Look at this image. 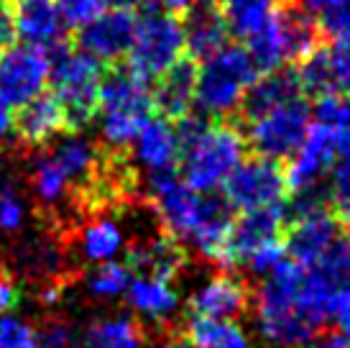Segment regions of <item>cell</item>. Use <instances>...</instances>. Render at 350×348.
I'll return each instance as SVG.
<instances>
[{
	"mask_svg": "<svg viewBox=\"0 0 350 348\" xmlns=\"http://www.w3.org/2000/svg\"><path fill=\"white\" fill-rule=\"evenodd\" d=\"M39 348H72L75 336L64 320H46L41 330H36Z\"/></svg>",
	"mask_w": 350,
	"mask_h": 348,
	"instance_id": "38",
	"label": "cell"
},
{
	"mask_svg": "<svg viewBox=\"0 0 350 348\" xmlns=\"http://www.w3.org/2000/svg\"><path fill=\"white\" fill-rule=\"evenodd\" d=\"M317 105H314V123L332 128V131H342L350 126V95L345 92H325V95L314 97Z\"/></svg>",
	"mask_w": 350,
	"mask_h": 348,
	"instance_id": "33",
	"label": "cell"
},
{
	"mask_svg": "<svg viewBox=\"0 0 350 348\" xmlns=\"http://www.w3.org/2000/svg\"><path fill=\"white\" fill-rule=\"evenodd\" d=\"M310 126L312 108L307 97L297 95L241 123V131L245 136V144H251V149L258 156L286 162L299 149Z\"/></svg>",
	"mask_w": 350,
	"mask_h": 348,
	"instance_id": "8",
	"label": "cell"
},
{
	"mask_svg": "<svg viewBox=\"0 0 350 348\" xmlns=\"http://www.w3.org/2000/svg\"><path fill=\"white\" fill-rule=\"evenodd\" d=\"M195 82L197 62L185 54L156 77V87L151 90L156 113L166 121H176V118L187 116L192 103H195Z\"/></svg>",
	"mask_w": 350,
	"mask_h": 348,
	"instance_id": "17",
	"label": "cell"
},
{
	"mask_svg": "<svg viewBox=\"0 0 350 348\" xmlns=\"http://www.w3.org/2000/svg\"><path fill=\"white\" fill-rule=\"evenodd\" d=\"M261 77V72L253 62L248 47L225 44L213 57L202 59V67L197 64L195 103L200 116L228 118L238 110L245 90Z\"/></svg>",
	"mask_w": 350,
	"mask_h": 348,
	"instance_id": "5",
	"label": "cell"
},
{
	"mask_svg": "<svg viewBox=\"0 0 350 348\" xmlns=\"http://www.w3.org/2000/svg\"><path fill=\"white\" fill-rule=\"evenodd\" d=\"M131 146L136 151L138 164L146 166L148 174L172 172L182 159V144H179L176 128L166 118H151Z\"/></svg>",
	"mask_w": 350,
	"mask_h": 348,
	"instance_id": "20",
	"label": "cell"
},
{
	"mask_svg": "<svg viewBox=\"0 0 350 348\" xmlns=\"http://www.w3.org/2000/svg\"><path fill=\"white\" fill-rule=\"evenodd\" d=\"M286 228V203L258 210H243L241 218H233L228 241H225L220 266L233 269L251 259L261 246L284 238Z\"/></svg>",
	"mask_w": 350,
	"mask_h": 348,
	"instance_id": "12",
	"label": "cell"
},
{
	"mask_svg": "<svg viewBox=\"0 0 350 348\" xmlns=\"http://www.w3.org/2000/svg\"><path fill=\"white\" fill-rule=\"evenodd\" d=\"M103 136L113 149H128L156 116L154 92L128 64H113L103 75L100 108Z\"/></svg>",
	"mask_w": 350,
	"mask_h": 348,
	"instance_id": "4",
	"label": "cell"
},
{
	"mask_svg": "<svg viewBox=\"0 0 350 348\" xmlns=\"http://www.w3.org/2000/svg\"><path fill=\"white\" fill-rule=\"evenodd\" d=\"M248 302H251V292L243 282L228 277V274H220L192 295L189 312L197 318L235 320L245 312Z\"/></svg>",
	"mask_w": 350,
	"mask_h": 348,
	"instance_id": "18",
	"label": "cell"
},
{
	"mask_svg": "<svg viewBox=\"0 0 350 348\" xmlns=\"http://www.w3.org/2000/svg\"><path fill=\"white\" fill-rule=\"evenodd\" d=\"M72 348H144V330L133 318H100L82 330Z\"/></svg>",
	"mask_w": 350,
	"mask_h": 348,
	"instance_id": "23",
	"label": "cell"
},
{
	"mask_svg": "<svg viewBox=\"0 0 350 348\" xmlns=\"http://www.w3.org/2000/svg\"><path fill=\"white\" fill-rule=\"evenodd\" d=\"M49 57V79L54 85V97L64 110L69 134H77L92 123L100 108V85L105 69L95 57L75 49L67 39L46 47Z\"/></svg>",
	"mask_w": 350,
	"mask_h": 348,
	"instance_id": "2",
	"label": "cell"
},
{
	"mask_svg": "<svg viewBox=\"0 0 350 348\" xmlns=\"http://www.w3.org/2000/svg\"><path fill=\"white\" fill-rule=\"evenodd\" d=\"M297 82L299 90L307 97H320L325 92H332V69H330V57H327V47H317L314 51H310L304 59L297 62Z\"/></svg>",
	"mask_w": 350,
	"mask_h": 348,
	"instance_id": "29",
	"label": "cell"
},
{
	"mask_svg": "<svg viewBox=\"0 0 350 348\" xmlns=\"http://www.w3.org/2000/svg\"><path fill=\"white\" fill-rule=\"evenodd\" d=\"M187 264V251L182 241L169 233L151 236L148 241L131 246L126 253V266L133 277H154L172 282Z\"/></svg>",
	"mask_w": 350,
	"mask_h": 348,
	"instance_id": "16",
	"label": "cell"
},
{
	"mask_svg": "<svg viewBox=\"0 0 350 348\" xmlns=\"http://www.w3.org/2000/svg\"><path fill=\"white\" fill-rule=\"evenodd\" d=\"M13 134L16 141L26 146H44L59 134H67L64 110L54 92H39L29 103L13 110Z\"/></svg>",
	"mask_w": 350,
	"mask_h": 348,
	"instance_id": "15",
	"label": "cell"
},
{
	"mask_svg": "<svg viewBox=\"0 0 350 348\" xmlns=\"http://www.w3.org/2000/svg\"><path fill=\"white\" fill-rule=\"evenodd\" d=\"M23 223V205L16 197L13 187L0 182V228L3 231H18Z\"/></svg>",
	"mask_w": 350,
	"mask_h": 348,
	"instance_id": "37",
	"label": "cell"
},
{
	"mask_svg": "<svg viewBox=\"0 0 350 348\" xmlns=\"http://www.w3.org/2000/svg\"><path fill=\"white\" fill-rule=\"evenodd\" d=\"M335 156H338L335 131L322 126V123H312L299 149L284 164L289 195H299L322 187V179L330 174L332 164H335Z\"/></svg>",
	"mask_w": 350,
	"mask_h": 348,
	"instance_id": "13",
	"label": "cell"
},
{
	"mask_svg": "<svg viewBox=\"0 0 350 348\" xmlns=\"http://www.w3.org/2000/svg\"><path fill=\"white\" fill-rule=\"evenodd\" d=\"M304 348H350V340L342 336L340 330H335V333L314 336L310 343H304Z\"/></svg>",
	"mask_w": 350,
	"mask_h": 348,
	"instance_id": "43",
	"label": "cell"
},
{
	"mask_svg": "<svg viewBox=\"0 0 350 348\" xmlns=\"http://www.w3.org/2000/svg\"><path fill=\"white\" fill-rule=\"evenodd\" d=\"M223 197L233 210L273 208L289 200L284 162L269 156L243 159L223 182Z\"/></svg>",
	"mask_w": 350,
	"mask_h": 348,
	"instance_id": "9",
	"label": "cell"
},
{
	"mask_svg": "<svg viewBox=\"0 0 350 348\" xmlns=\"http://www.w3.org/2000/svg\"><path fill=\"white\" fill-rule=\"evenodd\" d=\"M13 41H16V29H13L10 0H0V51L8 49Z\"/></svg>",
	"mask_w": 350,
	"mask_h": 348,
	"instance_id": "41",
	"label": "cell"
},
{
	"mask_svg": "<svg viewBox=\"0 0 350 348\" xmlns=\"http://www.w3.org/2000/svg\"><path fill=\"white\" fill-rule=\"evenodd\" d=\"M49 82L46 49L10 44L0 51V105L16 110L31 97L44 92Z\"/></svg>",
	"mask_w": 350,
	"mask_h": 348,
	"instance_id": "11",
	"label": "cell"
},
{
	"mask_svg": "<svg viewBox=\"0 0 350 348\" xmlns=\"http://www.w3.org/2000/svg\"><path fill=\"white\" fill-rule=\"evenodd\" d=\"M151 8L166 10V13H174V16H185L187 10H192L197 5V0H148Z\"/></svg>",
	"mask_w": 350,
	"mask_h": 348,
	"instance_id": "44",
	"label": "cell"
},
{
	"mask_svg": "<svg viewBox=\"0 0 350 348\" xmlns=\"http://www.w3.org/2000/svg\"><path fill=\"white\" fill-rule=\"evenodd\" d=\"M338 287L317 266L286 259L266 274L258 290V323L266 338L282 348L310 343L332 318Z\"/></svg>",
	"mask_w": 350,
	"mask_h": 348,
	"instance_id": "1",
	"label": "cell"
},
{
	"mask_svg": "<svg viewBox=\"0 0 350 348\" xmlns=\"http://www.w3.org/2000/svg\"><path fill=\"white\" fill-rule=\"evenodd\" d=\"M33 192L39 197V203L46 208H59L72 197V182L49 151L39 156V162L33 164Z\"/></svg>",
	"mask_w": 350,
	"mask_h": 348,
	"instance_id": "27",
	"label": "cell"
},
{
	"mask_svg": "<svg viewBox=\"0 0 350 348\" xmlns=\"http://www.w3.org/2000/svg\"><path fill=\"white\" fill-rule=\"evenodd\" d=\"M230 225H233V208L228 205V200H225L223 195L204 192L200 218H197L189 241L195 243L197 251L202 253V256L220 264Z\"/></svg>",
	"mask_w": 350,
	"mask_h": 348,
	"instance_id": "22",
	"label": "cell"
},
{
	"mask_svg": "<svg viewBox=\"0 0 350 348\" xmlns=\"http://www.w3.org/2000/svg\"><path fill=\"white\" fill-rule=\"evenodd\" d=\"M204 3H215V5H217V3H220V0H204Z\"/></svg>",
	"mask_w": 350,
	"mask_h": 348,
	"instance_id": "47",
	"label": "cell"
},
{
	"mask_svg": "<svg viewBox=\"0 0 350 348\" xmlns=\"http://www.w3.org/2000/svg\"><path fill=\"white\" fill-rule=\"evenodd\" d=\"M159 348H200L189 336H169Z\"/></svg>",
	"mask_w": 350,
	"mask_h": 348,
	"instance_id": "45",
	"label": "cell"
},
{
	"mask_svg": "<svg viewBox=\"0 0 350 348\" xmlns=\"http://www.w3.org/2000/svg\"><path fill=\"white\" fill-rule=\"evenodd\" d=\"M332 318L338 323V328L345 338L350 340V284L348 287H340L338 295H335V302H332Z\"/></svg>",
	"mask_w": 350,
	"mask_h": 348,
	"instance_id": "40",
	"label": "cell"
},
{
	"mask_svg": "<svg viewBox=\"0 0 350 348\" xmlns=\"http://www.w3.org/2000/svg\"><path fill=\"white\" fill-rule=\"evenodd\" d=\"M185 54L187 44L182 18L159 8L144 10V16L136 21V34L128 49V67L138 77L151 82Z\"/></svg>",
	"mask_w": 350,
	"mask_h": 348,
	"instance_id": "7",
	"label": "cell"
},
{
	"mask_svg": "<svg viewBox=\"0 0 350 348\" xmlns=\"http://www.w3.org/2000/svg\"><path fill=\"white\" fill-rule=\"evenodd\" d=\"M138 16L126 8H107L88 26L77 29V49L95 57L100 64H120L128 57V49L136 34Z\"/></svg>",
	"mask_w": 350,
	"mask_h": 348,
	"instance_id": "14",
	"label": "cell"
},
{
	"mask_svg": "<svg viewBox=\"0 0 350 348\" xmlns=\"http://www.w3.org/2000/svg\"><path fill=\"white\" fill-rule=\"evenodd\" d=\"M325 195H327V208L350 231V156L335 159L330 169V187Z\"/></svg>",
	"mask_w": 350,
	"mask_h": 348,
	"instance_id": "32",
	"label": "cell"
},
{
	"mask_svg": "<svg viewBox=\"0 0 350 348\" xmlns=\"http://www.w3.org/2000/svg\"><path fill=\"white\" fill-rule=\"evenodd\" d=\"M133 279L131 269L126 266V261H100L98 269L90 274L88 290L95 297H118V295H126L128 284Z\"/></svg>",
	"mask_w": 350,
	"mask_h": 348,
	"instance_id": "31",
	"label": "cell"
},
{
	"mask_svg": "<svg viewBox=\"0 0 350 348\" xmlns=\"http://www.w3.org/2000/svg\"><path fill=\"white\" fill-rule=\"evenodd\" d=\"M220 13L228 26V34L248 41L276 16L282 0H220Z\"/></svg>",
	"mask_w": 350,
	"mask_h": 348,
	"instance_id": "25",
	"label": "cell"
},
{
	"mask_svg": "<svg viewBox=\"0 0 350 348\" xmlns=\"http://www.w3.org/2000/svg\"><path fill=\"white\" fill-rule=\"evenodd\" d=\"M301 10L322 36H342L350 31V0H301Z\"/></svg>",
	"mask_w": 350,
	"mask_h": 348,
	"instance_id": "30",
	"label": "cell"
},
{
	"mask_svg": "<svg viewBox=\"0 0 350 348\" xmlns=\"http://www.w3.org/2000/svg\"><path fill=\"white\" fill-rule=\"evenodd\" d=\"M187 336L195 340L200 348H251V340L241 325L233 320H215V318H189Z\"/></svg>",
	"mask_w": 350,
	"mask_h": 348,
	"instance_id": "26",
	"label": "cell"
},
{
	"mask_svg": "<svg viewBox=\"0 0 350 348\" xmlns=\"http://www.w3.org/2000/svg\"><path fill=\"white\" fill-rule=\"evenodd\" d=\"M13 29L29 47L46 49L62 39V16L57 0H13Z\"/></svg>",
	"mask_w": 350,
	"mask_h": 348,
	"instance_id": "19",
	"label": "cell"
},
{
	"mask_svg": "<svg viewBox=\"0 0 350 348\" xmlns=\"http://www.w3.org/2000/svg\"><path fill=\"white\" fill-rule=\"evenodd\" d=\"M245 136L230 118L204 123L182 146V179L197 192H215L245 159Z\"/></svg>",
	"mask_w": 350,
	"mask_h": 348,
	"instance_id": "3",
	"label": "cell"
},
{
	"mask_svg": "<svg viewBox=\"0 0 350 348\" xmlns=\"http://www.w3.org/2000/svg\"><path fill=\"white\" fill-rule=\"evenodd\" d=\"M182 23H185L187 57H192L195 62L213 57L215 51H220L228 44V36H230L223 13L215 3H204L187 10Z\"/></svg>",
	"mask_w": 350,
	"mask_h": 348,
	"instance_id": "21",
	"label": "cell"
},
{
	"mask_svg": "<svg viewBox=\"0 0 350 348\" xmlns=\"http://www.w3.org/2000/svg\"><path fill=\"white\" fill-rule=\"evenodd\" d=\"M79 246H82V253L85 259L95 261H110L120 249H123V233L110 218H95L88 228L82 231V238H79Z\"/></svg>",
	"mask_w": 350,
	"mask_h": 348,
	"instance_id": "28",
	"label": "cell"
},
{
	"mask_svg": "<svg viewBox=\"0 0 350 348\" xmlns=\"http://www.w3.org/2000/svg\"><path fill=\"white\" fill-rule=\"evenodd\" d=\"M327 57H330L335 90L350 95V31L332 39V47H327Z\"/></svg>",
	"mask_w": 350,
	"mask_h": 348,
	"instance_id": "35",
	"label": "cell"
},
{
	"mask_svg": "<svg viewBox=\"0 0 350 348\" xmlns=\"http://www.w3.org/2000/svg\"><path fill=\"white\" fill-rule=\"evenodd\" d=\"M148 192H151V208L159 223L164 225V233L174 236L176 241H189L200 218L204 192L192 190L176 174V169L148 174Z\"/></svg>",
	"mask_w": 350,
	"mask_h": 348,
	"instance_id": "10",
	"label": "cell"
},
{
	"mask_svg": "<svg viewBox=\"0 0 350 348\" xmlns=\"http://www.w3.org/2000/svg\"><path fill=\"white\" fill-rule=\"evenodd\" d=\"M322 34L304 10L279 8L256 36L248 39V51L261 75L276 72L284 64H297L320 47Z\"/></svg>",
	"mask_w": 350,
	"mask_h": 348,
	"instance_id": "6",
	"label": "cell"
},
{
	"mask_svg": "<svg viewBox=\"0 0 350 348\" xmlns=\"http://www.w3.org/2000/svg\"><path fill=\"white\" fill-rule=\"evenodd\" d=\"M18 302H21V292H18V287H16L13 277L8 274V277L0 279V315L13 310Z\"/></svg>",
	"mask_w": 350,
	"mask_h": 348,
	"instance_id": "42",
	"label": "cell"
},
{
	"mask_svg": "<svg viewBox=\"0 0 350 348\" xmlns=\"http://www.w3.org/2000/svg\"><path fill=\"white\" fill-rule=\"evenodd\" d=\"M59 16L67 29H82L110 8V0H57Z\"/></svg>",
	"mask_w": 350,
	"mask_h": 348,
	"instance_id": "34",
	"label": "cell"
},
{
	"mask_svg": "<svg viewBox=\"0 0 350 348\" xmlns=\"http://www.w3.org/2000/svg\"><path fill=\"white\" fill-rule=\"evenodd\" d=\"M128 305L141 312L148 320H161L172 318L174 315L179 297H176L172 282L154 279V277H133L126 290Z\"/></svg>",
	"mask_w": 350,
	"mask_h": 348,
	"instance_id": "24",
	"label": "cell"
},
{
	"mask_svg": "<svg viewBox=\"0 0 350 348\" xmlns=\"http://www.w3.org/2000/svg\"><path fill=\"white\" fill-rule=\"evenodd\" d=\"M110 5L113 8H126V10H146V8H151L148 5V0H110Z\"/></svg>",
	"mask_w": 350,
	"mask_h": 348,
	"instance_id": "46",
	"label": "cell"
},
{
	"mask_svg": "<svg viewBox=\"0 0 350 348\" xmlns=\"http://www.w3.org/2000/svg\"><path fill=\"white\" fill-rule=\"evenodd\" d=\"M0 348H39L36 330L21 318H0Z\"/></svg>",
	"mask_w": 350,
	"mask_h": 348,
	"instance_id": "36",
	"label": "cell"
},
{
	"mask_svg": "<svg viewBox=\"0 0 350 348\" xmlns=\"http://www.w3.org/2000/svg\"><path fill=\"white\" fill-rule=\"evenodd\" d=\"M284 259H286V246H284V238H279V241H271V243H266V246H261L245 264H248L256 274H263V277H266V274H269L273 266H279Z\"/></svg>",
	"mask_w": 350,
	"mask_h": 348,
	"instance_id": "39",
	"label": "cell"
}]
</instances>
